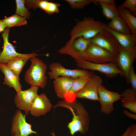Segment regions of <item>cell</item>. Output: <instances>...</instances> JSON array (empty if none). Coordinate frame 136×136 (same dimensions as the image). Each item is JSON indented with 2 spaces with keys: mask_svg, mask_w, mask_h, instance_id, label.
I'll return each mask as SVG.
<instances>
[{
  "mask_svg": "<svg viewBox=\"0 0 136 136\" xmlns=\"http://www.w3.org/2000/svg\"><path fill=\"white\" fill-rule=\"evenodd\" d=\"M56 107L65 108L72 113V120L67 125L71 135L78 132L83 134L87 132L89 129V116L88 112L81 103L76 99L71 101L64 99L58 102Z\"/></svg>",
  "mask_w": 136,
  "mask_h": 136,
  "instance_id": "obj_1",
  "label": "cell"
},
{
  "mask_svg": "<svg viewBox=\"0 0 136 136\" xmlns=\"http://www.w3.org/2000/svg\"><path fill=\"white\" fill-rule=\"evenodd\" d=\"M107 25L93 18H85L78 21L70 32L71 42L77 38L81 37L90 40L105 30Z\"/></svg>",
  "mask_w": 136,
  "mask_h": 136,
  "instance_id": "obj_2",
  "label": "cell"
},
{
  "mask_svg": "<svg viewBox=\"0 0 136 136\" xmlns=\"http://www.w3.org/2000/svg\"><path fill=\"white\" fill-rule=\"evenodd\" d=\"M30 61V66L25 73V80L31 86L44 88L47 83V65L42 60L36 57L31 58Z\"/></svg>",
  "mask_w": 136,
  "mask_h": 136,
  "instance_id": "obj_3",
  "label": "cell"
},
{
  "mask_svg": "<svg viewBox=\"0 0 136 136\" xmlns=\"http://www.w3.org/2000/svg\"><path fill=\"white\" fill-rule=\"evenodd\" d=\"M74 59L77 66L83 69L96 71L104 74L107 77L110 78H113L119 75L124 77L123 73L116 63H97L89 62L79 58Z\"/></svg>",
  "mask_w": 136,
  "mask_h": 136,
  "instance_id": "obj_4",
  "label": "cell"
},
{
  "mask_svg": "<svg viewBox=\"0 0 136 136\" xmlns=\"http://www.w3.org/2000/svg\"><path fill=\"white\" fill-rule=\"evenodd\" d=\"M117 57V56L91 43L79 58L95 63H116Z\"/></svg>",
  "mask_w": 136,
  "mask_h": 136,
  "instance_id": "obj_5",
  "label": "cell"
},
{
  "mask_svg": "<svg viewBox=\"0 0 136 136\" xmlns=\"http://www.w3.org/2000/svg\"><path fill=\"white\" fill-rule=\"evenodd\" d=\"M91 43L117 56L121 47L114 36L104 30L90 39Z\"/></svg>",
  "mask_w": 136,
  "mask_h": 136,
  "instance_id": "obj_6",
  "label": "cell"
},
{
  "mask_svg": "<svg viewBox=\"0 0 136 136\" xmlns=\"http://www.w3.org/2000/svg\"><path fill=\"white\" fill-rule=\"evenodd\" d=\"M98 101L100 105V111L109 115L114 110V103L121 99L122 95L118 92L109 90L102 85L98 90Z\"/></svg>",
  "mask_w": 136,
  "mask_h": 136,
  "instance_id": "obj_7",
  "label": "cell"
},
{
  "mask_svg": "<svg viewBox=\"0 0 136 136\" xmlns=\"http://www.w3.org/2000/svg\"><path fill=\"white\" fill-rule=\"evenodd\" d=\"M50 71L48 73L49 78L55 79L61 76L71 77L75 79L79 77L91 75L93 73L84 69H70L64 67L59 62H53L49 66Z\"/></svg>",
  "mask_w": 136,
  "mask_h": 136,
  "instance_id": "obj_8",
  "label": "cell"
},
{
  "mask_svg": "<svg viewBox=\"0 0 136 136\" xmlns=\"http://www.w3.org/2000/svg\"><path fill=\"white\" fill-rule=\"evenodd\" d=\"M136 59V47L130 49L120 48L117 56L116 64L123 72L127 83H129V71Z\"/></svg>",
  "mask_w": 136,
  "mask_h": 136,
  "instance_id": "obj_9",
  "label": "cell"
},
{
  "mask_svg": "<svg viewBox=\"0 0 136 136\" xmlns=\"http://www.w3.org/2000/svg\"><path fill=\"white\" fill-rule=\"evenodd\" d=\"M91 43L90 40L79 37L72 42H67L58 52L61 54L69 55L74 59L80 58Z\"/></svg>",
  "mask_w": 136,
  "mask_h": 136,
  "instance_id": "obj_10",
  "label": "cell"
},
{
  "mask_svg": "<svg viewBox=\"0 0 136 136\" xmlns=\"http://www.w3.org/2000/svg\"><path fill=\"white\" fill-rule=\"evenodd\" d=\"M103 82L101 77L93 74L83 88L75 94V98L98 101V90Z\"/></svg>",
  "mask_w": 136,
  "mask_h": 136,
  "instance_id": "obj_11",
  "label": "cell"
},
{
  "mask_svg": "<svg viewBox=\"0 0 136 136\" xmlns=\"http://www.w3.org/2000/svg\"><path fill=\"white\" fill-rule=\"evenodd\" d=\"M39 87L31 86L29 88L17 93L14 99L16 107L24 111L26 114H28L32 103L38 95Z\"/></svg>",
  "mask_w": 136,
  "mask_h": 136,
  "instance_id": "obj_12",
  "label": "cell"
},
{
  "mask_svg": "<svg viewBox=\"0 0 136 136\" xmlns=\"http://www.w3.org/2000/svg\"><path fill=\"white\" fill-rule=\"evenodd\" d=\"M26 115L21 111L17 110L13 117L11 128L12 136H28L37 132L32 129L31 125L27 123L26 120Z\"/></svg>",
  "mask_w": 136,
  "mask_h": 136,
  "instance_id": "obj_13",
  "label": "cell"
},
{
  "mask_svg": "<svg viewBox=\"0 0 136 136\" xmlns=\"http://www.w3.org/2000/svg\"><path fill=\"white\" fill-rule=\"evenodd\" d=\"M9 28H6L2 34L4 41L3 48L0 54V64H6L12 58L18 56L36 57L39 55L35 52L29 54H22L17 52L13 45L9 41Z\"/></svg>",
  "mask_w": 136,
  "mask_h": 136,
  "instance_id": "obj_14",
  "label": "cell"
},
{
  "mask_svg": "<svg viewBox=\"0 0 136 136\" xmlns=\"http://www.w3.org/2000/svg\"><path fill=\"white\" fill-rule=\"evenodd\" d=\"M52 104L46 94L42 93L37 96L32 103L29 112L33 116L38 117L50 111Z\"/></svg>",
  "mask_w": 136,
  "mask_h": 136,
  "instance_id": "obj_15",
  "label": "cell"
},
{
  "mask_svg": "<svg viewBox=\"0 0 136 136\" xmlns=\"http://www.w3.org/2000/svg\"><path fill=\"white\" fill-rule=\"evenodd\" d=\"M25 4L28 8L34 9L39 8L49 15L58 13L60 5L56 3L45 0H24Z\"/></svg>",
  "mask_w": 136,
  "mask_h": 136,
  "instance_id": "obj_16",
  "label": "cell"
},
{
  "mask_svg": "<svg viewBox=\"0 0 136 136\" xmlns=\"http://www.w3.org/2000/svg\"><path fill=\"white\" fill-rule=\"evenodd\" d=\"M74 79L61 76L53 80L54 90L58 97L64 99L65 95L70 90Z\"/></svg>",
  "mask_w": 136,
  "mask_h": 136,
  "instance_id": "obj_17",
  "label": "cell"
},
{
  "mask_svg": "<svg viewBox=\"0 0 136 136\" xmlns=\"http://www.w3.org/2000/svg\"><path fill=\"white\" fill-rule=\"evenodd\" d=\"M0 70L5 76L3 84L14 88L17 93L22 90V86L18 77L9 69L6 64H0Z\"/></svg>",
  "mask_w": 136,
  "mask_h": 136,
  "instance_id": "obj_18",
  "label": "cell"
},
{
  "mask_svg": "<svg viewBox=\"0 0 136 136\" xmlns=\"http://www.w3.org/2000/svg\"><path fill=\"white\" fill-rule=\"evenodd\" d=\"M91 3L99 4L103 14L108 19L111 20L119 16L114 0H91Z\"/></svg>",
  "mask_w": 136,
  "mask_h": 136,
  "instance_id": "obj_19",
  "label": "cell"
},
{
  "mask_svg": "<svg viewBox=\"0 0 136 136\" xmlns=\"http://www.w3.org/2000/svg\"><path fill=\"white\" fill-rule=\"evenodd\" d=\"M105 30L109 32L114 36L122 48L128 49L136 47V37L131 33L124 34L118 33L107 26Z\"/></svg>",
  "mask_w": 136,
  "mask_h": 136,
  "instance_id": "obj_20",
  "label": "cell"
},
{
  "mask_svg": "<svg viewBox=\"0 0 136 136\" xmlns=\"http://www.w3.org/2000/svg\"><path fill=\"white\" fill-rule=\"evenodd\" d=\"M92 75L81 76L75 79L70 90L65 95L64 99L68 101L76 99L75 94L83 88Z\"/></svg>",
  "mask_w": 136,
  "mask_h": 136,
  "instance_id": "obj_21",
  "label": "cell"
},
{
  "mask_svg": "<svg viewBox=\"0 0 136 136\" xmlns=\"http://www.w3.org/2000/svg\"><path fill=\"white\" fill-rule=\"evenodd\" d=\"M121 95L122 105L124 108L136 113V90L132 88L126 90Z\"/></svg>",
  "mask_w": 136,
  "mask_h": 136,
  "instance_id": "obj_22",
  "label": "cell"
},
{
  "mask_svg": "<svg viewBox=\"0 0 136 136\" xmlns=\"http://www.w3.org/2000/svg\"><path fill=\"white\" fill-rule=\"evenodd\" d=\"M117 8L119 16L129 27L131 34L136 37V17L128 9L120 6Z\"/></svg>",
  "mask_w": 136,
  "mask_h": 136,
  "instance_id": "obj_23",
  "label": "cell"
},
{
  "mask_svg": "<svg viewBox=\"0 0 136 136\" xmlns=\"http://www.w3.org/2000/svg\"><path fill=\"white\" fill-rule=\"evenodd\" d=\"M31 58L29 56L15 57L10 59L6 64L9 69L19 78V74L23 66Z\"/></svg>",
  "mask_w": 136,
  "mask_h": 136,
  "instance_id": "obj_24",
  "label": "cell"
},
{
  "mask_svg": "<svg viewBox=\"0 0 136 136\" xmlns=\"http://www.w3.org/2000/svg\"><path fill=\"white\" fill-rule=\"evenodd\" d=\"M107 27L117 32L124 34L131 33L129 27L124 20L119 16L111 20Z\"/></svg>",
  "mask_w": 136,
  "mask_h": 136,
  "instance_id": "obj_25",
  "label": "cell"
},
{
  "mask_svg": "<svg viewBox=\"0 0 136 136\" xmlns=\"http://www.w3.org/2000/svg\"><path fill=\"white\" fill-rule=\"evenodd\" d=\"M6 28H10L14 26H19L27 23L26 19L15 14L2 20Z\"/></svg>",
  "mask_w": 136,
  "mask_h": 136,
  "instance_id": "obj_26",
  "label": "cell"
},
{
  "mask_svg": "<svg viewBox=\"0 0 136 136\" xmlns=\"http://www.w3.org/2000/svg\"><path fill=\"white\" fill-rule=\"evenodd\" d=\"M15 2L16 6V14L26 19H29L30 13L25 6L24 0H16Z\"/></svg>",
  "mask_w": 136,
  "mask_h": 136,
  "instance_id": "obj_27",
  "label": "cell"
},
{
  "mask_svg": "<svg viewBox=\"0 0 136 136\" xmlns=\"http://www.w3.org/2000/svg\"><path fill=\"white\" fill-rule=\"evenodd\" d=\"M73 9H81L91 3V0H65Z\"/></svg>",
  "mask_w": 136,
  "mask_h": 136,
  "instance_id": "obj_28",
  "label": "cell"
},
{
  "mask_svg": "<svg viewBox=\"0 0 136 136\" xmlns=\"http://www.w3.org/2000/svg\"><path fill=\"white\" fill-rule=\"evenodd\" d=\"M120 6L128 10L133 15L136 16V0H126Z\"/></svg>",
  "mask_w": 136,
  "mask_h": 136,
  "instance_id": "obj_29",
  "label": "cell"
},
{
  "mask_svg": "<svg viewBox=\"0 0 136 136\" xmlns=\"http://www.w3.org/2000/svg\"><path fill=\"white\" fill-rule=\"evenodd\" d=\"M129 83L131 85V88L136 90V74L134 71L133 65L130 69L129 74Z\"/></svg>",
  "mask_w": 136,
  "mask_h": 136,
  "instance_id": "obj_30",
  "label": "cell"
},
{
  "mask_svg": "<svg viewBox=\"0 0 136 136\" xmlns=\"http://www.w3.org/2000/svg\"><path fill=\"white\" fill-rule=\"evenodd\" d=\"M126 136H136V125L134 124L130 126L129 131Z\"/></svg>",
  "mask_w": 136,
  "mask_h": 136,
  "instance_id": "obj_31",
  "label": "cell"
},
{
  "mask_svg": "<svg viewBox=\"0 0 136 136\" xmlns=\"http://www.w3.org/2000/svg\"><path fill=\"white\" fill-rule=\"evenodd\" d=\"M123 114L127 117L135 120L136 119V114L129 112L125 110L123 111Z\"/></svg>",
  "mask_w": 136,
  "mask_h": 136,
  "instance_id": "obj_32",
  "label": "cell"
},
{
  "mask_svg": "<svg viewBox=\"0 0 136 136\" xmlns=\"http://www.w3.org/2000/svg\"><path fill=\"white\" fill-rule=\"evenodd\" d=\"M6 28L2 20L0 19V33L3 32Z\"/></svg>",
  "mask_w": 136,
  "mask_h": 136,
  "instance_id": "obj_33",
  "label": "cell"
},
{
  "mask_svg": "<svg viewBox=\"0 0 136 136\" xmlns=\"http://www.w3.org/2000/svg\"><path fill=\"white\" fill-rule=\"evenodd\" d=\"M130 129V126H129L126 129L124 132L120 136H126L128 132Z\"/></svg>",
  "mask_w": 136,
  "mask_h": 136,
  "instance_id": "obj_34",
  "label": "cell"
},
{
  "mask_svg": "<svg viewBox=\"0 0 136 136\" xmlns=\"http://www.w3.org/2000/svg\"><path fill=\"white\" fill-rule=\"evenodd\" d=\"M51 134L52 136H56L55 132L53 131H52V132H51Z\"/></svg>",
  "mask_w": 136,
  "mask_h": 136,
  "instance_id": "obj_35",
  "label": "cell"
},
{
  "mask_svg": "<svg viewBox=\"0 0 136 136\" xmlns=\"http://www.w3.org/2000/svg\"><path fill=\"white\" fill-rule=\"evenodd\" d=\"M1 52L0 51V53H1Z\"/></svg>",
  "mask_w": 136,
  "mask_h": 136,
  "instance_id": "obj_36",
  "label": "cell"
}]
</instances>
